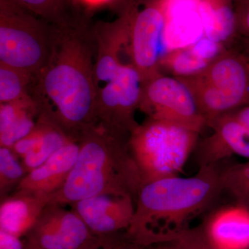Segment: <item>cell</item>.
I'll return each mask as SVG.
<instances>
[{
    "label": "cell",
    "instance_id": "1",
    "mask_svg": "<svg viewBox=\"0 0 249 249\" xmlns=\"http://www.w3.org/2000/svg\"><path fill=\"white\" fill-rule=\"evenodd\" d=\"M95 60L96 43L89 20L52 24L48 58L31 85L40 115L76 139L96 123Z\"/></svg>",
    "mask_w": 249,
    "mask_h": 249
},
{
    "label": "cell",
    "instance_id": "2",
    "mask_svg": "<svg viewBox=\"0 0 249 249\" xmlns=\"http://www.w3.org/2000/svg\"><path fill=\"white\" fill-rule=\"evenodd\" d=\"M223 168L220 163L206 165L190 178L178 175L142 185L127 235L147 247L189 229V223L209 211L224 192Z\"/></svg>",
    "mask_w": 249,
    "mask_h": 249
},
{
    "label": "cell",
    "instance_id": "3",
    "mask_svg": "<svg viewBox=\"0 0 249 249\" xmlns=\"http://www.w3.org/2000/svg\"><path fill=\"white\" fill-rule=\"evenodd\" d=\"M129 136L94 123L79 136V153L67 181L49 196V204L71 205L101 194H118L137 201L142 188L129 148Z\"/></svg>",
    "mask_w": 249,
    "mask_h": 249
},
{
    "label": "cell",
    "instance_id": "4",
    "mask_svg": "<svg viewBox=\"0 0 249 249\" xmlns=\"http://www.w3.org/2000/svg\"><path fill=\"white\" fill-rule=\"evenodd\" d=\"M199 134L181 124L150 118L139 124L129 135L128 144L142 186L178 176L196 150Z\"/></svg>",
    "mask_w": 249,
    "mask_h": 249
},
{
    "label": "cell",
    "instance_id": "5",
    "mask_svg": "<svg viewBox=\"0 0 249 249\" xmlns=\"http://www.w3.org/2000/svg\"><path fill=\"white\" fill-rule=\"evenodd\" d=\"M206 124L249 105V60L238 49H228L202 73L183 78Z\"/></svg>",
    "mask_w": 249,
    "mask_h": 249
},
{
    "label": "cell",
    "instance_id": "6",
    "mask_svg": "<svg viewBox=\"0 0 249 249\" xmlns=\"http://www.w3.org/2000/svg\"><path fill=\"white\" fill-rule=\"evenodd\" d=\"M51 34V23L16 0H0V62L34 80L48 58Z\"/></svg>",
    "mask_w": 249,
    "mask_h": 249
},
{
    "label": "cell",
    "instance_id": "7",
    "mask_svg": "<svg viewBox=\"0 0 249 249\" xmlns=\"http://www.w3.org/2000/svg\"><path fill=\"white\" fill-rule=\"evenodd\" d=\"M131 0L129 53L142 81L157 76L166 53L165 33L168 16L165 0Z\"/></svg>",
    "mask_w": 249,
    "mask_h": 249
},
{
    "label": "cell",
    "instance_id": "8",
    "mask_svg": "<svg viewBox=\"0 0 249 249\" xmlns=\"http://www.w3.org/2000/svg\"><path fill=\"white\" fill-rule=\"evenodd\" d=\"M139 109L150 119L181 124L200 133L207 126L189 86L164 73L143 82Z\"/></svg>",
    "mask_w": 249,
    "mask_h": 249
},
{
    "label": "cell",
    "instance_id": "9",
    "mask_svg": "<svg viewBox=\"0 0 249 249\" xmlns=\"http://www.w3.org/2000/svg\"><path fill=\"white\" fill-rule=\"evenodd\" d=\"M142 76L132 64H127L110 82L98 90L96 122L117 133L129 136L139 124L135 113L140 107Z\"/></svg>",
    "mask_w": 249,
    "mask_h": 249
},
{
    "label": "cell",
    "instance_id": "10",
    "mask_svg": "<svg viewBox=\"0 0 249 249\" xmlns=\"http://www.w3.org/2000/svg\"><path fill=\"white\" fill-rule=\"evenodd\" d=\"M93 235L73 209L48 204L24 237V242L37 249H80Z\"/></svg>",
    "mask_w": 249,
    "mask_h": 249
},
{
    "label": "cell",
    "instance_id": "11",
    "mask_svg": "<svg viewBox=\"0 0 249 249\" xmlns=\"http://www.w3.org/2000/svg\"><path fill=\"white\" fill-rule=\"evenodd\" d=\"M131 13L132 4L131 0H129L115 20L98 22L93 27L96 43L94 81L97 91L114 79L123 67L132 64L123 60L124 56L131 60L129 53Z\"/></svg>",
    "mask_w": 249,
    "mask_h": 249
},
{
    "label": "cell",
    "instance_id": "12",
    "mask_svg": "<svg viewBox=\"0 0 249 249\" xmlns=\"http://www.w3.org/2000/svg\"><path fill=\"white\" fill-rule=\"evenodd\" d=\"M93 235H107L128 229L135 213L133 198L118 194H101L71 205Z\"/></svg>",
    "mask_w": 249,
    "mask_h": 249
},
{
    "label": "cell",
    "instance_id": "13",
    "mask_svg": "<svg viewBox=\"0 0 249 249\" xmlns=\"http://www.w3.org/2000/svg\"><path fill=\"white\" fill-rule=\"evenodd\" d=\"M213 132L198 142L196 160L199 167L219 164L232 155L249 159V129L229 114L208 124Z\"/></svg>",
    "mask_w": 249,
    "mask_h": 249
},
{
    "label": "cell",
    "instance_id": "14",
    "mask_svg": "<svg viewBox=\"0 0 249 249\" xmlns=\"http://www.w3.org/2000/svg\"><path fill=\"white\" fill-rule=\"evenodd\" d=\"M78 153V139H71L45 163L29 172L16 187V191L49 197L59 191L67 181Z\"/></svg>",
    "mask_w": 249,
    "mask_h": 249
},
{
    "label": "cell",
    "instance_id": "15",
    "mask_svg": "<svg viewBox=\"0 0 249 249\" xmlns=\"http://www.w3.org/2000/svg\"><path fill=\"white\" fill-rule=\"evenodd\" d=\"M216 249H249V208L239 204L213 211L202 225Z\"/></svg>",
    "mask_w": 249,
    "mask_h": 249
},
{
    "label": "cell",
    "instance_id": "16",
    "mask_svg": "<svg viewBox=\"0 0 249 249\" xmlns=\"http://www.w3.org/2000/svg\"><path fill=\"white\" fill-rule=\"evenodd\" d=\"M228 49L202 36L191 45L166 52L160 60V73L178 78L196 76Z\"/></svg>",
    "mask_w": 249,
    "mask_h": 249
},
{
    "label": "cell",
    "instance_id": "17",
    "mask_svg": "<svg viewBox=\"0 0 249 249\" xmlns=\"http://www.w3.org/2000/svg\"><path fill=\"white\" fill-rule=\"evenodd\" d=\"M48 204V196L16 191L1 199L0 231L25 237Z\"/></svg>",
    "mask_w": 249,
    "mask_h": 249
},
{
    "label": "cell",
    "instance_id": "18",
    "mask_svg": "<svg viewBox=\"0 0 249 249\" xmlns=\"http://www.w3.org/2000/svg\"><path fill=\"white\" fill-rule=\"evenodd\" d=\"M202 24L203 36L228 48L238 38L234 0H195Z\"/></svg>",
    "mask_w": 249,
    "mask_h": 249
},
{
    "label": "cell",
    "instance_id": "19",
    "mask_svg": "<svg viewBox=\"0 0 249 249\" xmlns=\"http://www.w3.org/2000/svg\"><path fill=\"white\" fill-rule=\"evenodd\" d=\"M40 117L38 108L31 96L0 103V146L11 148L30 133Z\"/></svg>",
    "mask_w": 249,
    "mask_h": 249
},
{
    "label": "cell",
    "instance_id": "20",
    "mask_svg": "<svg viewBox=\"0 0 249 249\" xmlns=\"http://www.w3.org/2000/svg\"><path fill=\"white\" fill-rule=\"evenodd\" d=\"M39 121L42 126L40 138L34 148L22 159L27 173L45 163L71 139H76L44 116L40 115Z\"/></svg>",
    "mask_w": 249,
    "mask_h": 249
},
{
    "label": "cell",
    "instance_id": "21",
    "mask_svg": "<svg viewBox=\"0 0 249 249\" xmlns=\"http://www.w3.org/2000/svg\"><path fill=\"white\" fill-rule=\"evenodd\" d=\"M32 77L0 62V103L14 102L30 96Z\"/></svg>",
    "mask_w": 249,
    "mask_h": 249
},
{
    "label": "cell",
    "instance_id": "22",
    "mask_svg": "<svg viewBox=\"0 0 249 249\" xmlns=\"http://www.w3.org/2000/svg\"><path fill=\"white\" fill-rule=\"evenodd\" d=\"M51 24H62L80 18L73 14L69 0H16Z\"/></svg>",
    "mask_w": 249,
    "mask_h": 249
},
{
    "label": "cell",
    "instance_id": "23",
    "mask_svg": "<svg viewBox=\"0 0 249 249\" xmlns=\"http://www.w3.org/2000/svg\"><path fill=\"white\" fill-rule=\"evenodd\" d=\"M223 190L239 204L249 203V160L223 168Z\"/></svg>",
    "mask_w": 249,
    "mask_h": 249
},
{
    "label": "cell",
    "instance_id": "24",
    "mask_svg": "<svg viewBox=\"0 0 249 249\" xmlns=\"http://www.w3.org/2000/svg\"><path fill=\"white\" fill-rule=\"evenodd\" d=\"M27 171L19 161V157L10 147H0V191L1 196L10 188L18 186Z\"/></svg>",
    "mask_w": 249,
    "mask_h": 249
},
{
    "label": "cell",
    "instance_id": "25",
    "mask_svg": "<svg viewBox=\"0 0 249 249\" xmlns=\"http://www.w3.org/2000/svg\"><path fill=\"white\" fill-rule=\"evenodd\" d=\"M157 245L161 249H216L208 240L202 226L189 228L168 242Z\"/></svg>",
    "mask_w": 249,
    "mask_h": 249
},
{
    "label": "cell",
    "instance_id": "26",
    "mask_svg": "<svg viewBox=\"0 0 249 249\" xmlns=\"http://www.w3.org/2000/svg\"><path fill=\"white\" fill-rule=\"evenodd\" d=\"M80 249H145L127 235L126 231L93 235Z\"/></svg>",
    "mask_w": 249,
    "mask_h": 249
},
{
    "label": "cell",
    "instance_id": "27",
    "mask_svg": "<svg viewBox=\"0 0 249 249\" xmlns=\"http://www.w3.org/2000/svg\"><path fill=\"white\" fill-rule=\"evenodd\" d=\"M129 0H69L73 14L77 17L89 20L94 13L106 8L122 5L125 6Z\"/></svg>",
    "mask_w": 249,
    "mask_h": 249
},
{
    "label": "cell",
    "instance_id": "28",
    "mask_svg": "<svg viewBox=\"0 0 249 249\" xmlns=\"http://www.w3.org/2000/svg\"><path fill=\"white\" fill-rule=\"evenodd\" d=\"M235 9L237 34L249 38V1Z\"/></svg>",
    "mask_w": 249,
    "mask_h": 249
},
{
    "label": "cell",
    "instance_id": "29",
    "mask_svg": "<svg viewBox=\"0 0 249 249\" xmlns=\"http://www.w3.org/2000/svg\"><path fill=\"white\" fill-rule=\"evenodd\" d=\"M0 249H25L22 237L0 231Z\"/></svg>",
    "mask_w": 249,
    "mask_h": 249
},
{
    "label": "cell",
    "instance_id": "30",
    "mask_svg": "<svg viewBox=\"0 0 249 249\" xmlns=\"http://www.w3.org/2000/svg\"><path fill=\"white\" fill-rule=\"evenodd\" d=\"M227 114L249 129V105L242 106Z\"/></svg>",
    "mask_w": 249,
    "mask_h": 249
},
{
    "label": "cell",
    "instance_id": "31",
    "mask_svg": "<svg viewBox=\"0 0 249 249\" xmlns=\"http://www.w3.org/2000/svg\"><path fill=\"white\" fill-rule=\"evenodd\" d=\"M234 47L238 49L249 60V38L238 37Z\"/></svg>",
    "mask_w": 249,
    "mask_h": 249
},
{
    "label": "cell",
    "instance_id": "32",
    "mask_svg": "<svg viewBox=\"0 0 249 249\" xmlns=\"http://www.w3.org/2000/svg\"><path fill=\"white\" fill-rule=\"evenodd\" d=\"M235 1V8L238 7V6H242V5L246 4L248 2L249 0H234Z\"/></svg>",
    "mask_w": 249,
    "mask_h": 249
},
{
    "label": "cell",
    "instance_id": "33",
    "mask_svg": "<svg viewBox=\"0 0 249 249\" xmlns=\"http://www.w3.org/2000/svg\"><path fill=\"white\" fill-rule=\"evenodd\" d=\"M145 249H161L160 248L159 246L157 245H153V246H150V247H145Z\"/></svg>",
    "mask_w": 249,
    "mask_h": 249
},
{
    "label": "cell",
    "instance_id": "34",
    "mask_svg": "<svg viewBox=\"0 0 249 249\" xmlns=\"http://www.w3.org/2000/svg\"><path fill=\"white\" fill-rule=\"evenodd\" d=\"M25 249H37L33 248V247H29V246H28V245H26V244H25Z\"/></svg>",
    "mask_w": 249,
    "mask_h": 249
},
{
    "label": "cell",
    "instance_id": "35",
    "mask_svg": "<svg viewBox=\"0 0 249 249\" xmlns=\"http://www.w3.org/2000/svg\"><path fill=\"white\" fill-rule=\"evenodd\" d=\"M246 206H248V207L249 208V204H247V205H246Z\"/></svg>",
    "mask_w": 249,
    "mask_h": 249
}]
</instances>
